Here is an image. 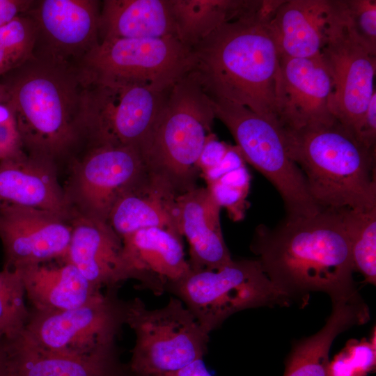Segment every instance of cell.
Returning <instances> with one entry per match:
<instances>
[{
  "mask_svg": "<svg viewBox=\"0 0 376 376\" xmlns=\"http://www.w3.org/2000/svg\"><path fill=\"white\" fill-rule=\"evenodd\" d=\"M251 251L267 276L290 295L324 292L332 301L358 294L351 246L338 210L287 216L273 228H256Z\"/></svg>",
  "mask_w": 376,
  "mask_h": 376,
  "instance_id": "cell-1",
  "label": "cell"
},
{
  "mask_svg": "<svg viewBox=\"0 0 376 376\" xmlns=\"http://www.w3.org/2000/svg\"><path fill=\"white\" fill-rule=\"evenodd\" d=\"M2 77L25 152L68 166L85 146L86 84L78 66L33 56Z\"/></svg>",
  "mask_w": 376,
  "mask_h": 376,
  "instance_id": "cell-2",
  "label": "cell"
},
{
  "mask_svg": "<svg viewBox=\"0 0 376 376\" xmlns=\"http://www.w3.org/2000/svg\"><path fill=\"white\" fill-rule=\"evenodd\" d=\"M193 70L213 100L276 120L279 54L269 24L238 19L224 24L192 48Z\"/></svg>",
  "mask_w": 376,
  "mask_h": 376,
  "instance_id": "cell-3",
  "label": "cell"
},
{
  "mask_svg": "<svg viewBox=\"0 0 376 376\" xmlns=\"http://www.w3.org/2000/svg\"><path fill=\"white\" fill-rule=\"evenodd\" d=\"M281 129L288 154L321 209L363 211L376 207L375 150L366 147L337 119Z\"/></svg>",
  "mask_w": 376,
  "mask_h": 376,
  "instance_id": "cell-4",
  "label": "cell"
},
{
  "mask_svg": "<svg viewBox=\"0 0 376 376\" xmlns=\"http://www.w3.org/2000/svg\"><path fill=\"white\" fill-rule=\"evenodd\" d=\"M214 118L212 99L191 70L169 89L140 150L146 172L177 196L196 187L198 159Z\"/></svg>",
  "mask_w": 376,
  "mask_h": 376,
  "instance_id": "cell-5",
  "label": "cell"
},
{
  "mask_svg": "<svg viewBox=\"0 0 376 376\" xmlns=\"http://www.w3.org/2000/svg\"><path fill=\"white\" fill-rule=\"evenodd\" d=\"M125 324L135 335L127 366L133 376L175 371L206 354L210 334L175 296L155 309L148 308L138 297L127 301Z\"/></svg>",
  "mask_w": 376,
  "mask_h": 376,
  "instance_id": "cell-6",
  "label": "cell"
},
{
  "mask_svg": "<svg viewBox=\"0 0 376 376\" xmlns=\"http://www.w3.org/2000/svg\"><path fill=\"white\" fill-rule=\"evenodd\" d=\"M167 292L180 299L209 334L234 313L286 306L292 296L265 274L258 260H233L217 269L191 270Z\"/></svg>",
  "mask_w": 376,
  "mask_h": 376,
  "instance_id": "cell-7",
  "label": "cell"
},
{
  "mask_svg": "<svg viewBox=\"0 0 376 376\" xmlns=\"http://www.w3.org/2000/svg\"><path fill=\"white\" fill-rule=\"evenodd\" d=\"M215 118L229 130L246 162L276 189L288 215L310 217L321 208L308 190L300 169L290 158L278 122L239 104L213 100Z\"/></svg>",
  "mask_w": 376,
  "mask_h": 376,
  "instance_id": "cell-8",
  "label": "cell"
},
{
  "mask_svg": "<svg viewBox=\"0 0 376 376\" xmlns=\"http://www.w3.org/2000/svg\"><path fill=\"white\" fill-rule=\"evenodd\" d=\"M194 63L192 49L169 36L100 41L77 66L86 84L136 83L166 91Z\"/></svg>",
  "mask_w": 376,
  "mask_h": 376,
  "instance_id": "cell-9",
  "label": "cell"
},
{
  "mask_svg": "<svg viewBox=\"0 0 376 376\" xmlns=\"http://www.w3.org/2000/svg\"><path fill=\"white\" fill-rule=\"evenodd\" d=\"M169 89L136 83L86 84L82 114L85 146H125L140 152Z\"/></svg>",
  "mask_w": 376,
  "mask_h": 376,
  "instance_id": "cell-10",
  "label": "cell"
},
{
  "mask_svg": "<svg viewBox=\"0 0 376 376\" xmlns=\"http://www.w3.org/2000/svg\"><path fill=\"white\" fill-rule=\"evenodd\" d=\"M116 288L102 291L77 308L58 311L33 310L19 335L44 351L64 354H88L116 343L125 324L126 302Z\"/></svg>",
  "mask_w": 376,
  "mask_h": 376,
  "instance_id": "cell-11",
  "label": "cell"
},
{
  "mask_svg": "<svg viewBox=\"0 0 376 376\" xmlns=\"http://www.w3.org/2000/svg\"><path fill=\"white\" fill-rule=\"evenodd\" d=\"M67 166L63 189L72 217L105 222L118 198L146 171L137 149L109 144L84 148Z\"/></svg>",
  "mask_w": 376,
  "mask_h": 376,
  "instance_id": "cell-12",
  "label": "cell"
},
{
  "mask_svg": "<svg viewBox=\"0 0 376 376\" xmlns=\"http://www.w3.org/2000/svg\"><path fill=\"white\" fill-rule=\"evenodd\" d=\"M322 54L333 79V114L355 134L363 113L376 92L374 86L376 54L362 44L347 27L344 3Z\"/></svg>",
  "mask_w": 376,
  "mask_h": 376,
  "instance_id": "cell-13",
  "label": "cell"
},
{
  "mask_svg": "<svg viewBox=\"0 0 376 376\" xmlns=\"http://www.w3.org/2000/svg\"><path fill=\"white\" fill-rule=\"evenodd\" d=\"M101 1L39 0L27 13L36 26L33 56L78 65L100 42Z\"/></svg>",
  "mask_w": 376,
  "mask_h": 376,
  "instance_id": "cell-14",
  "label": "cell"
},
{
  "mask_svg": "<svg viewBox=\"0 0 376 376\" xmlns=\"http://www.w3.org/2000/svg\"><path fill=\"white\" fill-rule=\"evenodd\" d=\"M333 79L322 53L308 58L279 56L276 120L297 130L332 122Z\"/></svg>",
  "mask_w": 376,
  "mask_h": 376,
  "instance_id": "cell-15",
  "label": "cell"
},
{
  "mask_svg": "<svg viewBox=\"0 0 376 376\" xmlns=\"http://www.w3.org/2000/svg\"><path fill=\"white\" fill-rule=\"evenodd\" d=\"M70 219L30 207L0 205L3 268L17 269L63 260L71 237Z\"/></svg>",
  "mask_w": 376,
  "mask_h": 376,
  "instance_id": "cell-16",
  "label": "cell"
},
{
  "mask_svg": "<svg viewBox=\"0 0 376 376\" xmlns=\"http://www.w3.org/2000/svg\"><path fill=\"white\" fill-rule=\"evenodd\" d=\"M122 257L127 280L138 288L162 295L191 271L182 237L160 228H148L122 238Z\"/></svg>",
  "mask_w": 376,
  "mask_h": 376,
  "instance_id": "cell-17",
  "label": "cell"
},
{
  "mask_svg": "<svg viewBox=\"0 0 376 376\" xmlns=\"http://www.w3.org/2000/svg\"><path fill=\"white\" fill-rule=\"evenodd\" d=\"M341 10L342 0H284L269 24L279 56L320 54Z\"/></svg>",
  "mask_w": 376,
  "mask_h": 376,
  "instance_id": "cell-18",
  "label": "cell"
},
{
  "mask_svg": "<svg viewBox=\"0 0 376 376\" xmlns=\"http://www.w3.org/2000/svg\"><path fill=\"white\" fill-rule=\"evenodd\" d=\"M71 237L63 260L72 264L96 289L115 288L127 280L123 242L108 222L73 216Z\"/></svg>",
  "mask_w": 376,
  "mask_h": 376,
  "instance_id": "cell-19",
  "label": "cell"
},
{
  "mask_svg": "<svg viewBox=\"0 0 376 376\" xmlns=\"http://www.w3.org/2000/svg\"><path fill=\"white\" fill-rule=\"evenodd\" d=\"M181 236L189 246L191 270L217 269L232 262L220 221L221 206L207 187H196L176 198Z\"/></svg>",
  "mask_w": 376,
  "mask_h": 376,
  "instance_id": "cell-20",
  "label": "cell"
},
{
  "mask_svg": "<svg viewBox=\"0 0 376 376\" xmlns=\"http://www.w3.org/2000/svg\"><path fill=\"white\" fill-rule=\"evenodd\" d=\"M58 171L54 163L26 153L1 160L0 205L49 211L70 219Z\"/></svg>",
  "mask_w": 376,
  "mask_h": 376,
  "instance_id": "cell-21",
  "label": "cell"
},
{
  "mask_svg": "<svg viewBox=\"0 0 376 376\" xmlns=\"http://www.w3.org/2000/svg\"><path fill=\"white\" fill-rule=\"evenodd\" d=\"M11 376H127L116 343L88 354H64L38 349L19 336L3 340Z\"/></svg>",
  "mask_w": 376,
  "mask_h": 376,
  "instance_id": "cell-22",
  "label": "cell"
},
{
  "mask_svg": "<svg viewBox=\"0 0 376 376\" xmlns=\"http://www.w3.org/2000/svg\"><path fill=\"white\" fill-rule=\"evenodd\" d=\"M177 196L145 171L118 198L108 223L121 239L148 228H164L181 236L177 219Z\"/></svg>",
  "mask_w": 376,
  "mask_h": 376,
  "instance_id": "cell-23",
  "label": "cell"
},
{
  "mask_svg": "<svg viewBox=\"0 0 376 376\" xmlns=\"http://www.w3.org/2000/svg\"><path fill=\"white\" fill-rule=\"evenodd\" d=\"M61 260L58 265L44 263L17 269L33 310L52 312L75 308L102 291L93 287L72 264Z\"/></svg>",
  "mask_w": 376,
  "mask_h": 376,
  "instance_id": "cell-24",
  "label": "cell"
},
{
  "mask_svg": "<svg viewBox=\"0 0 376 376\" xmlns=\"http://www.w3.org/2000/svg\"><path fill=\"white\" fill-rule=\"evenodd\" d=\"M169 36L175 37L169 0H104L101 2L100 42Z\"/></svg>",
  "mask_w": 376,
  "mask_h": 376,
  "instance_id": "cell-25",
  "label": "cell"
},
{
  "mask_svg": "<svg viewBox=\"0 0 376 376\" xmlns=\"http://www.w3.org/2000/svg\"><path fill=\"white\" fill-rule=\"evenodd\" d=\"M332 302L331 313L323 327L292 348L283 376H325L329 350L336 336L354 325L367 322L370 318L368 308L359 294Z\"/></svg>",
  "mask_w": 376,
  "mask_h": 376,
  "instance_id": "cell-26",
  "label": "cell"
},
{
  "mask_svg": "<svg viewBox=\"0 0 376 376\" xmlns=\"http://www.w3.org/2000/svg\"><path fill=\"white\" fill-rule=\"evenodd\" d=\"M248 0H169L175 37L193 48L220 26L238 19Z\"/></svg>",
  "mask_w": 376,
  "mask_h": 376,
  "instance_id": "cell-27",
  "label": "cell"
},
{
  "mask_svg": "<svg viewBox=\"0 0 376 376\" xmlns=\"http://www.w3.org/2000/svg\"><path fill=\"white\" fill-rule=\"evenodd\" d=\"M201 175L207 189L219 204L225 207L234 221L242 220L248 207L251 175L246 161L236 146H230L222 160L214 166L203 171Z\"/></svg>",
  "mask_w": 376,
  "mask_h": 376,
  "instance_id": "cell-28",
  "label": "cell"
},
{
  "mask_svg": "<svg viewBox=\"0 0 376 376\" xmlns=\"http://www.w3.org/2000/svg\"><path fill=\"white\" fill-rule=\"evenodd\" d=\"M350 241L353 264L366 283H376V207L338 210Z\"/></svg>",
  "mask_w": 376,
  "mask_h": 376,
  "instance_id": "cell-29",
  "label": "cell"
},
{
  "mask_svg": "<svg viewBox=\"0 0 376 376\" xmlns=\"http://www.w3.org/2000/svg\"><path fill=\"white\" fill-rule=\"evenodd\" d=\"M19 270L0 271V340H10L24 330L30 316Z\"/></svg>",
  "mask_w": 376,
  "mask_h": 376,
  "instance_id": "cell-30",
  "label": "cell"
},
{
  "mask_svg": "<svg viewBox=\"0 0 376 376\" xmlns=\"http://www.w3.org/2000/svg\"><path fill=\"white\" fill-rule=\"evenodd\" d=\"M36 40V26L27 13L0 27V77L33 57Z\"/></svg>",
  "mask_w": 376,
  "mask_h": 376,
  "instance_id": "cell-31",
  "label": "cell"
},
{
  "mask_svg": "<svg viewBox=\"0 0 376 376\" xmlns=\"http://www.w3.org/2000/svg\"><path fill=\"white\" fill-rule=\"evenodd\" d=\"M376 367V329L370 338L350 339L328 363L325 376H367Z\"/></svg>",
  "mask_w": 376,
  "mask_h": 376,
  "instance_id": "cell-32",
  "label": "cell"
},
{
  "mask_svg": "<svg viewBox=\"0 0 376 376\" xmlns=\"http://www.w3.org/2000/svg\"><path fill=\"white\" fill-rule=\"evenodd\" d=\"M346 24L352 34L376 54V1L344 0Z\"/></svg>",
  "mask_w": 376,
  "mask_h": 376,
  "instance_id": "cell-33",
  "label": "cell"
},
{
  "mask_svg": "<svg viewBox=\"0 0 376 376\" xmlns=\"http://www.w3.org/2000/svg\"><path fill=\"white\" fill-rule=\"evenodd\" d=\"M25 152L15 112L7 101H0V161Z\"/></svg>",
  "mask_w": 376,
  "mask_h": 376,
  "instance_id": "cell-34",
  "label": "cell"
},
{
  "mask_svg": "<svg viewBox=\"0 0 376 376\" xmlns=\"http://www.w3.org/2000/svg\"><path fill=\"white\" fill-rule=\"evenodd\" d=\"M357 139L369 149L376 145V92L374 93L363 113L355 132Z\"/></svg>",
  "mask_w": 376,
  "mask_h": 376,
  "instance_id": "cell-35",
  "label": "cell"
},
{
  "mask_svg": "<svg viewBox=\"0 0 376 376\" xmlns=\"http://www.w3.org/2000/svg\"><path fill=\"white\" fill-rule=\"evenodd\" d=\"M230 146L220 141L216 135L211 132L207 138L198 159V166L201 173L219 163L225 157Z\"/></svg>",
  "mask_w": 376,
  "mask_h": 376,
  "instance_id": "cell-36",
  "label": "cell"
},
{
  "mask_svg": "<svg viewBox=\"0 0 376 376\" xmlns=\"http://www.w3.org/2000/svg\"><path fill=\"white\" fill-rule=\"evenodd\" d=\"M36 2L35 0H0V27L26 14Z\"/></svg>",
  "mask_w": 376,
  "mask_h": 376,
  "instance_id": "cell-37",
  "label": "cell"
},
{
  "mask_svg": "<svg viewBox=\"0 0 376 376\" xmlns=\"http://www.w3.org/2000/svg\"><path fill=\"white\" fill-rule=\"evenodd\" d=\"M153 376H212L208 371L203 359H198L178 370Z\"/></svg>",
  "mask_w": 376,
  "mask_h": 376,
  "instance_id": "cell-38",
  "label": "cell"
},
{
  "mask_svg": "<svg viewBox=\"0 0 376 376\" xmlns=\"http://www.w3.org/2000/svg\"><path fill=\"white\" fill-rule=\"evenodd\" d=\"M0 376H11L8 357L3 340H0Z\"/></svg>",
  "mask_w": 376,
  "mask_h": 376,
  "instance_id": "cell-39",
  "label": "cell"
},
{
  "mask_svg": "<svg viewBox=\"0 0 376 376\" xmlns=\"http://www.w3.org/2000/svg\"><path fill=\"white\" fill-rule=\"evenodd\" d=\"M8 100V93L5 88V86L2 83L0 82V101H7Z\"/></svg>",
  "mask_w": 376,
  "mask_h": 376,
  "instance_id": "cell-40",
  "label": "cell"
},
{
  "mask_svg": "<svg viewBox=\"0 0 376 376\" xmlns=\"http://www.w3.org/2000/svg\"><path fill=\"white\" fill-rule=\"evenodd\" d=\"M129 375H130V376H133V375H131V374H130V373H129Z\"/></svg>",
  "mask_w": 376,
  "mask_h": 376,
  "instance_id": "cell-41",
  "label": "cell"
},
{
  "mask_svg": "<svg viewBox=\"0 0 376 376\" xmlns=\"http://www.w3.org/2000/svg\"><path fill=\"white\" fill-rule=\"evenodd\" d=\"M127 376H129V374H127Z\"/></svg>",
  "mask_w": 376,
  "mask_h": 376,
  "instance_id": "cell-42",
  "label": "cell"
}]
</instances>
